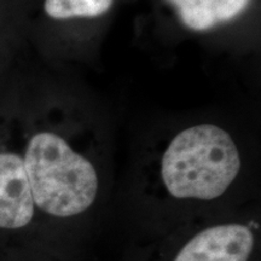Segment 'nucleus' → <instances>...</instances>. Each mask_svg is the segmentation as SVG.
<instances>
[{
    "mask_svg": "<svg viewBox=\"0 0 261 261\" xmlns=\"http://www.w3.org/2000/svg\"><path fill=\"white\" fill-rule=\"evenodd\" d=\"M114 0H46L45 11L55 19L99 17L112 8Z\"/></svg>",
    "mask_w": 261,
    "mask_h": 261,
    "instance_id": "6",
    "label": "nucleus"
},
{
    "mask_svg": "<svg viewBox=\"0 0 261 261\" xmlns=\"http://www.w3.org/2000/svg\"><path fill=\"white\" fill-rule=\"evenodd\" d=\"M34 201L23 159L11 152L0 154V228H19L29 224Z\"/></svg>",
    "mask_w": 261,
    "mask_h": 261,
    "instance_id": "4",
    "label": "nucleus"
},
{
    "mask_svg": "<svg viewBox=\"0 0 261 261\" xmlns=\"http://www.w3.org/2000/svg\"><path fill=\"white\" fill-rule=\"evenodd\" d=\"M240 167V154L228 132L203 123L173 138L163 154L161 175L174 197L214 200L227 190Z\"/></svg>",
    "mask_w": 261,
    "mask_h": 261,
    "instance_id": "1",
    "label": "nucleus"
},
{
    "mask_svg": "<svg viewBox=\"0 0 261 261\" xmlns=\"http://www.w3.org/2000/svg\"><path fill=\"white\" fill-rule=\"evenodd\" d=\"M254 234L244 225H219L189 241L174 261H248Z\"/></svg>",
    "mask_w": 261,
    "mask_h": 261,
    "instance_id": "3",
    "label": "nucleus"
},
{
    "mask_svg": "<svg viewBox=\"0 0 261 261\" xmlns=\"http://www.w3.org/2000/svg\"><path fill=\"white\" fill-rule=\"evenodd\" d=\"M178 10L181 22L192 31H208L236 18L250 0H168Z\"/></svg>",
    "mask_w": 261,
    "mask_h": 261,
    "instance_id": "5",
    "label": "nucleus"
},
{
    "mask_svg": "<svg viewBox=\"0 0 261 261\" xmlns=\"http://www.w3.org/2000/svg\"><path fill=\"white\" fill-rule=\"evenodd\" d=\"M23 163L33 201L41 211L71 217L83 213L96 200V169L60 136L51 132L33 136Z\"/></svg>",
    "mask_w": 261,
    "mask_h": 261,
    "instance_id": "2",
    "label": "nucleus"
}]
</instances>
